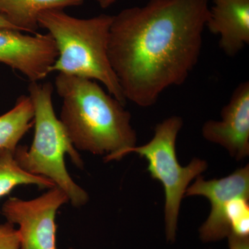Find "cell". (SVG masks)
<instances>
[{"label": "cell", "mask_w": 249, "mask_h": 249, "mask_svg": "<svg viewBox=\"0 0 249 249\" xmlns=\"http://www.w3.org/2000/svg\"><path fill=\"white\" fill-rule=\"evenodd\" d=\"M210 0H149L113 16L108 55L126 100L142 107L199 61Z\"/></svg>", "instance_id": "obj_1"}, {"label": "cell", "mask_w": 249, "mask_h": 249, "mask_svg": "<svg viewBox=\"0 0 249 249\" xmlns=\"http://www.w3.org/2000/svg\"><path fill=\"white\" fill-rule=\"evenodd\" d=\"M55 86L62 100L60 121L76 150L106 155L108 162L135 146L130 113L95 80L58 73Z\"/></svg>", "instance_id": "obj_2"}, {"label": "cell", "mask_w": 249, "mask_h": 249, "mask_svg": "<svg viewBox=\"0 0 249 249\" xmlns=\"http://www.w3.org/2000/svg\"><path fill=\"white\" fill-rule=\"evenodd\" d=\"M112 19L113 16L107 14L80 19L63 9H53L40 15L38 24L48 31L58 49V58L50 73L56 71L100 82L124 106L127 100L108 55Z\"/></svg>", "instance_id": "obj_3"}, {"label": "cell", "mask_w": 249, "mask_h": 249, "mask_svg": "<svg viewBox=\"0 0 249 249\" xmlns=\"http://www.w3.org/2000/svg\"><path fill=\"white\" fill-rule=\"evenodd\" d=\"M28 90L34 106L35 133L30 148L18 145L15 159L27 173L51 180L66 193L73 206H84L89 196L67 171L65 155L68 154L78 168H83V161L61 121L55 116L53 85L49 82H30Z\"/></svg>", "instance_id": "obj_4"}, {"label": "cell", "mask_w": 249, "mask_h": 249, "mask_svg": "<svg viewBox=\"0 0 249 249\" xmlns=\"http://www.w3.org/2000/svg\"><path fill=\"white\" fill-rule=\"evenodd\" d=\"M183 125L179 116H173L156 126L155 135L142 146H134L121 152L117 160L131 152L147 160V171L161 183L164 189L165 235L175 242L180 206L187 188L193 179L207 169V162L194 159L186 167L178 163L176 153L177 137Z\"/></svg>", "instance_id": "obj_5"}, {"label": "cell", "mask_w": 249, "mask_h": 249, "mask_svg": "<svg viewBox=\"0 0 249 249\" xmlns=\"http://www.w3.org/2000/svg\"><path fill=\"white\" fill-rule=\"evenodd\" d=\"M70 201L57 186L31 200L11 197L1 207L7 222L18 224L22 249H57L55 215L62 205Z\"/></svg>", "instance_id": "obj_6"}, {"label": "cell", "mask_w": 249, "mask_h": 249, "mask_svg": "<svg viewBox=\"0 0 249 249\" xmlns=\"http://www.w3.org/2000/svg\"><path fill=\"white\" fill-rule=\"evenodd\" d=\"M23 33L0 29V63L20 72L30 82H40L50 73L58 49L48 33Z\"/></svg>", "instance_id": "obj_7"}, {"label": "cell", "mask_w": 249, "mask_h": 249, "mask_svg": "<svg viewBox=\"0 0 249 249\" xmlns=\"http://www.w3.org/2000/svg\"><path fill=\"white\" fill-rule=\"evenodd\" d=\"M185 196H202L211 202V213L199 229L201 240L204 242L222 240L231 234L225 217L228 203L237 196L249 197V165L219 179L206 181L197 177L187 188Z\"/></svg>", "instance_id": "obj_8"}, {"label": "cell", "mask_w": 249, "mask_h": 249, "mask_svg": "<svg viewBox=\"0 0 249 249\" xmlns=\"http://www.w3.org/2000/svg\"><path fill=\"white\" fill-rule=\"evenodd\" d=\"M222 120L203 124V137L226 149L236 160L249 155V83H240L223 107Z\"/></svg>", "instance_id": "obj_9"}, {"label": "cell", "mask_w": 249, "mask_h": 249, "mask_svg": "<svg viewBox=\"0 0 249 249\" xmlns=\"http://www.w3.org/2000/svg\"><path fill=\"white\" fill-rule=\"evenodd\" d=\"M206 27L219 36L228 56H235L249 44V0H213Z\"/></svg>", "instance_id": "obj_10"}, {"label": "cell", "mask_w": 249, "mask_h": 249, "mask_svg": "<svg viewBox=\"0 0 249 249\" xmlns=\"http://www.w3.org/2000/svg\"><path fill=\"white\" fill-rule=\"evenodd\" d=\"M84 0H0V16L18 31L36 34L44 11L80 6Z\"/></svg>", "instance_id": "obj_11"}, {"label": "cell", "mask_w": 249, "mask_h": 249, "mask_svg": "<svg viewBox=\"0 0 249 249\" xmlns=\"http://www.w3.org/2000/svg\"><path fill=\"white\" fill-rule=\"evenodd\" d=\"M34 118L30 96L22 95L11 110L0 116V151L14 152L19 141L34 125Z\"/></svg>", "instance_id": "obj_12"}, {"label": "cell", "mask_w": 249, "mask_h": 249, "mask_svg": "<svg viewBox=\"0 0 249 249\" xmlns=\"http://www.w3.org/2000/svg\"><path fill=\"white\" fill-rule=\"evenodd\" d=\"M14 152L0 151V199L20 185H36L41 189L55 186L49 178L23 170L15 159Z\"/></svg>", "instance_id": "obj_13"}, {"label": "cell", "mask_w": 249, "mask_h": 249, "mask_svg": "<svg viewBox=\"0 0 249 249\" xmlns=\"http://www.w3.org/2000/svg\"><path fill=\"white\" fill-rule=\"evenodd\" d=\"M249 197L237 196L228 203L225 217L231 234L249 236Z\"/></svg>", "instance_id": "obj_14"}, {"label": "cell", "mask_w": 249, "mask_h": 249, "mask_svg": "<svg viewBox=\"0 0 249 249\" xmlns=\"http://www.w3.org/2000/svg\"><path fill=\"white\" fill-rule=\"evenodd\" d=\"M0 249H22L18 229L9 222L0 224Z\"/></svg>", "instance_id": "obj_15"}, {"label": "cell", "mask_w": 249, "mask_h": 249, "mask_svg": "<svg viewBox=\"0 0 249 249\" xmlns=\"http://www.w3.org/2000/svg\"><path fill=\"white\" fill-rule=\"evenodd\" d=\"M227 238L229 249H249V236L230 234Z\"/></svg>", "instance_id": "obj_16"}, {"label": "cell", "mask_w": 249, "mask_h": 249, "mask_svg": "<svg viewBox=\"0 0 249 249\" xmlns=\"http://www.w3.org/2000/svg\"><path fill=\"white\" fill-rule=\"evenodd\" d=\"M0 29H11V30H18L14 25L8 22L5 18L0 16Z\"/></svg>", "instance_id": "obj_17"}, {"label": "cell", "mask_w": 249, "mask_h": 249, "mask_svg": "<svg viewBox=\"0 0 249 249\" xmlns=\"http://www.w3.org/2000/svg\"><path fill=\"white\" fill-rule=\"evenodd\" d=\"M117 0H99L98 4L103 9H106V8L109 7L111 5L114 4Z\"/></svg>", "instance_id": "obj_18"}, {"label": "cell", "mask_w": 249, "mask_h": 249, "mask_svg": "<svg viewBox=\"0 0 249 249\" xmlns=\"http://www.w3.org/2000/svg\"><path fill=\"white\" fill-rule=\"evenodd\" d=\"M95 1H97V2H98V1H99V0H95Z\"/></svg>", "instance_id": "obj_19"}, {"label": "cell", "mask_w": 249, "mask_h": 249, "mask_svg": "<svg viewBox=\"0 0 249 249\" xmlns=\"http://www.w3.org/2000/svg\"></svg>", "instance_id": "obj_20"}]
</instances>
